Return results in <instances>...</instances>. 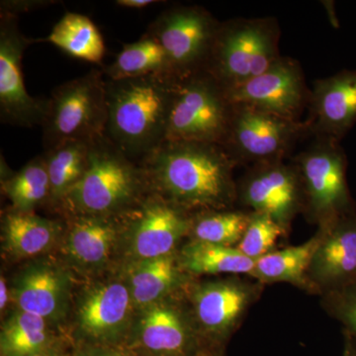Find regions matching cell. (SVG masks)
Here are the masks:
<instances>
[{"label":"cell","mask_w":356,"mask_h":356,"mask_svg":"<svg viewBox=\"0 0 356 356\" xmlns=\"http://www.w3.org/2000/svg\"><path fill=\"white\" fill-rule=\"evenodd\" d=\"M139 163L151 193L191 214L234 209L238 201L236 165L219 145L165 140Z\"/></svg>","instance_id":"6da1fadb"},{"label":"cell","mask_w":356,"mask_h":356,"mask_svg":"<svg viewBox=\"0 0 356 356\" xmlns=\"http://www.w3.org/2000/svg\"><path fill=\"white\" fill-rule=\"evenodd\" d=\"M177 81L165 74L105 81L104 135L140 163L166 140Z\"/></svg>","instance_id":"7a4b0ae2"},{"label":"cell","mask_w":356,"mask_h":356,"mask_svg":"<svg viewBox=\"0 0 356 356\" xmlns=\"http://www.w3.org/2000/svg\"><path fill=\"white\" fill-rule=\"evenodd\" d=\"M149 193L140 163L102 135L91 140L88 170L58 208L67 216H122Z\"/></svg>","instance_id":"3957f363"},{"label":"cell","mask_w":356,"mask_h":356,"mask_svg":"<svg viewBox=\"0 0 356 356\" xmlns=\"http://www.w3.org/2000/svg\"><path fill=\"white\" fill-rule=\"evenodd\" d=\"M280 23L274 17L224 21L203 70L229 92L280 60Z\"/></svg>","instance_id":"277c9868"},{"label":"cell","mask_w":356,"mask_h":356,"mask_svg":"<svg viewBox=\"0 0 356 356\" xmlns=\"http://www.w3.org/2000/svg\"><path fill=\"white\" fill-rule=\"evenodd\" d=\"M291 161L296 165L305 193L304 216L312 224L327 226L356 214L348 184V158L341 142L315 136Z\"/></svg>","instance_id":"5b68a950"},{"label":"cell","mask_w":356,"mask_h":356,"mask_svg":"<svg viewBox=\"0 0 356 356\" xmlns=\"http://www.w3.org/2000/svg\"><path fill=\"white\" fill-rule=\"evenodd\" d=\"M264 288L259 281L236 275L192 280L184 288V295L203 348L225 351Z\"/></svg>","instance_id":"8992f818"},{"label":"cell","mask_w":356,"mask_h":356,"mask_svg":"<svg viewBox=\"0 0 356 356\" xmlns=\"http://www.w3.org/2000/svg\"><path fill=\"white\" fill-rule=\"evenodd\" d=\"M105 81L102 70H92L51 91L41 125L44 151L70 140L90 142L104 135Z\"/></svg>","instance_id":"52a82bcc"},{"label":"cell","mask_w":356,"mask_h":356,"mask_svg":"<svg viewBox=\"0 0 356 356\" xmlns=\"http://www.w3.org/2000/svg\"><path fill=\"white\" fill-rule=\"evenodd\" d=\"M234 104L226 91L207 72L177 81L165 140L224 146Z\"/></svg>","instance_id":"ba28073f"},{"label":"cell","mask_w":356,"mask_h":356,"mask_svg":"<svg viewBox=\"0 0 356 356\" xmlns=\"http://www.w3.org/2000/svg\"><path fill=\"white\" fill-rule=\"evenodd\" d=\"M220 23L204 7L175 6L159 14L146 33L165 51L170 76L179 81L202 72Z\"/></svg>","instance_id":"9c48e42d"},{"label":"cell","mask_w":356,"mask_h":356,"mask_svg":"<svg viewBox=\"0 0 356 356\" xmlns=\"http://www.w3.org/2000/svg\"><path fill=\"white\" fill-rule=\"evenodd\" d=\"M312 138L307 121H293L261 110L234 104L224 147L236 165L285 161L302 139Z\"/></svg>","instance_id":"30bf717a"},{"label":"cell","mask_w":356,"mask_h":356,"mask_svg":"<svg viewBox=\"0 0 356 356\" xmlns=\"http://www.w3.org/2000/svg\"><path fill=\"white\" fill-rule=\"evenodd\" d=\"M236 184V203L250 212L268 215L287 232L297 215L305 209L303 182L292 161L257 163Z\"/></svg>","instance_id":"8fae6325"},{"label":"cell","mask_w":356,"mask_h":356,"mask_svg":"<svg viewBox=\"0 0 356 356\" xmlns=\"http://www.w3.org/2000/svg\"><path fill=\"white\" fill-rule=\"evenodd\" d=\"M42 39L28 38L18 16L0 13V119L3 124L32 128L42 125L48 98L33 97L25 88L22 58L28 47Z\"/></svg>","instance_id":"7c38bea8"},{"label":"cell","mask_w":356,"mask_h":356,"mask_svg":"<svg viewBox=\"0 0 356 356\" xmlns=\"http://www.w3.org/2000/svg\"><path fill=\"white\" fill-rule=\"evenodd\" d=\"M191 213L149 194L124 215V234L139 261L158 259L178 252L180 242L188 236Z\"/></svg>","instance_id":"4fadbf2b"},{"label":"cell","mask_w":356,"mask_h":356,"mask_svg":"<svg viewBox=\"0 0 356 356\" xmlns=\"http://www.w3.org/2000/svg\"><path fill=\"white\" fill-rule=\"evenodd\" d=\"M233 104L245 105L282 117L301 121L310 104L311 89L298 60L281 56L259 76L227 92Z\"/></svg>","instance_id":"5bb4252c"},{"label":"cell","mask_w":356,"mask_h":356,"mask_svg":"<svg viewBox=\"0 0 356 356\" xmlns=\"http://www.w3.org/2000/svg\"><path fill=\"white\" fill-rule=\"evenodd\" d=\"M184 291L142 309L137 341L149 355L193 356L202 350Z\"/></svg>","instance_id":"9a60e30c"},{"label":"cell","mask_w":356,"mask_h":356,"mask_svg":"<svg viewBox=\"0 0 356 356\" xmlns=\"http://www.w3.org/2000/svg\"><path fill=\"white\" fill-rule=\"evenodd\" d=\"M134 307L128 283L96 284L77 303V332L93 346H110L127 331Z\"/></svg>","instance_id":"2e32d148"},{"label":"cell","mask_w":356,"mask_h":356,"mask_svg":"<svg viewBox=\"0 0 356 356\" xmlns=\"http://www.w3.org/2000/svg\"><path fill=\"white\" fill-rule=\"evenodd\" d=\"M320 243L307 280L312 294L322 296L356 281V214L318 228Z\"/></svg>","instance_id":"e0dca14e"},{"label":"cell","mask_w":356,"mask_h":356,"mask_svg":"<svg viewBox=\"0 0 356 356\" xmlns=\"http://www.w3.org/2000/svg\"><path fill=\"white\" fill-rule=\"evenodd\" d=\"M309 109L306 121L312 137L341 142L356 124V69L317 79L311 89Z\"/></svg>","instance_id":"ac0fdd59"},{"label":"cell","mask_w":356,"mask_h":356,"mask_svg":"<svg viewBox=\"0 0 356 356\" xmlns=\"http://www.w3.org/2000/svg\"><path fill=\"white\" fill-rule=\"evenodd\" d=\"M13 297L18 310L48 321L63 317L70 295V278L60 267L46 262L32 264L16 280Z\"/></svg>","instance_id":"d6986e66"},{"label":"cell","mask_w":356,"mask_h":356,"mask_svg":"<svg viewBox=\"0 0 356 356\" xmlns=\"http://www.w3.org/2000/svg\"><path fill=\"white\" fill-rule=\"evenodd\" d=\"M67 218L65 250L72 261L86 268L104 266L123 236L124 215H70Z\"/></svg>","instance_id":"ffe728a7"},{"label":"cell","mask_w":356,"mask_h":356,"mask_svg":"<svg viewBox=\"0 0 356 356\" xmlns=\"http://www.w3.org/2000/svg\"><path fill=\"white\" fill-rule=\"evenodd\" d=\"M194 278L178 264L177 252L139 261L129 275L134 306L142 309L179 294Z\"/></svg>","instance_id":"44dd1931"},{"label":"cell","mask_w":356,"mask_h":356,"mask_svg":"<svg viewBox=\"0 0 356 356\" xmlns=\"http://www.w3.org/2000/svg\"><path fill=\"white\" fill-rule=\"evenodd\" d=\"M62 232L58 222L34 212L11 209L2 217V240L11 257L22 259L43 254Z\"/></svg>","instance_id":"7402d4cb"},{"label":"cell","mask_w":356,"mask_h":356,"mask_svg":"<svg viewBox=\"0 0 356 356\" xmlns=\"http://www.w3.org/2000/svg\"><path fill=\"white\" fill-rule=\"evenodd\" d=\"M318 243L320 233L317 231L310 240L302 245L274 250L255 261L250 277L264 285L289 283L299 289L310 292L307 273Z\"/></svg>","instance_id":"603a6c76"},{"label":"cell","mask_w":356,"mask_h":356,"mask_svg":"<svg viewBox=\"0 0 356 356\" xmlns=\"http://www.w3.org/2000/svg\"><path fill=\"white\" fill-rule=\"evenodd\" d=\"M177 259L182 270L194 280L198 276L222 274L250 276L255 264L236 248L193 241H187L178 250Z\"/></svg>","instance_id":"cb8c5ba5"},{"label":"cell","mask_w":356,"mask_h":356,"mask_svg":"<svg viewBox=\"0 0 356 356\" xmlns=\"http://www.w3.org/2000/svg\"><path fill=\"white\" fill-rule=\"evenodd\" d=\"M42 42H48L72 57L91 64H102L106 51L102 33L95 23L79 13H65Z\"/></svg>","instance_id":"d4e9b609"},{"label":"cell","mask_w":356,"mask_h":356,"mask_svg":"<svg viewBox=\"0 0 356 356\" xmlns=\"http://www.w3.org/2000/svg\"><path fill=\"white\" fill-rule=\"evenodd\" d=\"M90 142L70 140L44 152L50 179L48 203L60 207L65 196L83 178L88 170Z\"/></svg>","instance_id":"484cf974"},{"label":"cell","mask_w":356,"mask_h":356,"mask_svg":"<svg viewBox=\"0 0 356 356\" xmlns=\"http://www.w3.org/2000/svg\"><path fill=\"white\" fill-rule=\"evenodd\" d=\"M102 70L105 79L112 81L137 79L151 74L170 76L165 51L159 42L147 33L139 41L124 44L114 62Z\"/></svg>","instance_id":"4316f807"},{"label":"cell","mask_w":356,"mask_h":356,"mask_svg":"<svg viewBox=\"0 0 356 356\" xmlns=\"http://www.w3.org/2000/svg\"><path fill=\"white\" fill-rule=\"evenodd\" d=\"M2 189L13 209L34 212L50 199V179L44 154L35 156L17 172L2 178Z\"/></svg>","instance_id":"83f0119b"},{"label":"cell","mask_w":356,"mask_h":356,"mask_svg":"<svg viewBox=\"0 0 356 356\" xmlns=\"http://www.w3.org/2000/svg\"><path fill=\"white\" fill-rule=\"evenodd\" d=\"M250 212L235 209L210 210L194 213L188 241L236 248L250 222Z\"/></svg>","instance_id":"f1b7e54d"},{"label":"cell","mask_w":356,"mask_h":356,"mask_svg":"<svg viewBox=\"0 0 356 356\" xmlns=\"http://www.w3.org/2000/svg\"><path fill=\"white\" fill-rule=\"evenodd\" d=\"M48 321L18 310L4 323L0 334L2 356H34L48 350Z\"/></svg>","instance_id":"f546056e"},{"label":"cell","mask_w":356,"mask_h":356,"mask_svg":"<svg viewBox=\"0 0 356 356\" xmlns=\"http://www.w3.org/2000/svg\"><path fill=\"white\" fill-rule=\"evenodd\" d=\"M288 233L268 215L250 212L247 229L236 248L248 259L257 261L273 252L280 238L287 236Z\"/></svg>","instance_id":"4dcf8cb0"},{"label":"cell","mask_w":356,"mask_h":356,"mask_svg":"<svg viewBox=\"0 0 356 356\" xmlns=\"http://www.w3.org/2000/svg\"><path fill=\"white\" fill-rule=\"evenodd\" d=\"M320 297L321 305L327 315L339 321L343 334L356 341V281Z\"/></svg>","instance_id":"1f68e13d"},{"label":"cell","mask_w":356,"mask_h":356,"mask_svg":"<svg viewBox=\"0 0 356 356\" xmlns=\"http://www.w3.org/2000/svg\"><path fill=\"white\" fill-rule=\"evenodd\" d=\"M76 356H128L123 350L111 346H91L79 350Z\"/></svg>","instance_id":"d6a6232c"},{"label":"cell","mask_w":356,"mask_h":356,"mask_svg":"<svg viewBox=\"0 0 356 356\" xmlns=\"http://www.w3.org/2000/svg\"><path fill=\"white\" fill-rule=\"evenodd\" d=\"M116 6L125 7V8L142 9L145 7L153 6L156 3H161L156 0H117Z\"/></svg>","instance_id":"836d02e7"},{"label":"cell","mask_w":356,"mask_h":356,"mask_svg":"<svg viewBox=\"0 0 356 356\" xmlns=\"http://www.w3.org/2000/svg\"><path fill=\"white\" fill-rule=\"evenodd\" d=\"M344 346L343 356H356V341L348 334H343Z\"/></svg>","instance_id":"e575fe53"},{"label":"cell","mask_w":356,"mask_h":356,"mask_svg":"<svg viewBox=\"0 0 356 356\" xmlns=\"http://www.w3.org/2000/svg\"><path fill=\"white\" fill-rule=\"evenodd\" d=\"M8 300V288H7L6 280L3 276H1V280H0V309L1 311L6 308Z\"/></svg>","instance_id":"d590c367"},{"label":"cell","mask_w":356,"mask_h":356,"mask_svg":"<svg viewBox=\"0 0 356 356\" xmlns=\"http://www.w3.org/2000/svg\"><path fill=\"white\" fill-rule=\"evenodd\" d=\"M193 356H224V351H217L208 350V348H202Z\"/></svg>","instance_id":"8d00e7d4"},{"label":"cell","mask_w":356,"mask_h":356,"mask_svg":"<svg viewBox=\"0 0 356 356\" xmlns=\"http://www.w3.org/2000/svg\"><path fill=\"white\" fill-rule=\"evenodd\" d=\"M34 356H60L57 355V353H55V351H51L50 348H48V350L42 351V353H38V355H34Z\"/></svg>","instance_id":"74e56055"}]
</instances>
